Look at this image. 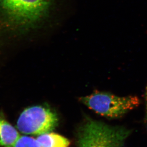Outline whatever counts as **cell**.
Wrapping results in <instances>:
<instances>
[{
  "instance_id": "8",
  "label": "cell",
  "mask_w": 147,
  "mask_h": 147,
  "mask_svg": "<svg viewBox=\"0 0 147 147\" xmlns=\"http://www.w3.org/2000/svg\"><path fill=\"white\" fill-rule=\"evenodd\" d=\"M146 116H145V122L146 124V128L147 129V86L146 89Z\"/></svg>"
},
{
  "instance_id": "5",
  "label": "cell",
  "mask_w": 147,
  "mask_h": 147,
  "mask_svg": "<svg viewBox=\"0 0 147 147\" xmlns=\"http://www.w3.org/2000/svg\"><path fill=\"white\" fill-rule=\"evenodd\" d=\"M20 136L16 128L0 114V146L13 147Z\"/></svg>"
},
{
  "instance_id": "6",
  "label": "cell",
  "mask_w": 147,
  "mask_h": 147,
  "mask_svg": "<svg viewBox=\"0 0 147 147\" xmlns=\"http://www.w3.org/2000/svg\"><path fill=\"white\" fill-rule=\"evenodd\" d=\"M36 139L40 147H68L70 144L68 139L51 132L38 135Z\"/></svg>"
},
{
  "instance_id": "7",
  "label": "cell",
  "mask_w": 147,
  "mask_h": 147,
  "mask_svg": "<svg viewBox=\"0 0 147 147\" xmlns=\"http://www.w3.org/2000/svg\"><path fill=\"white\" fill-rule=\"evenodd\" d=\"M13 147H40V146L36 139L21 135Z\"/></svg>"
},
{
  "instance_id": "4",
  "label": "cell",
  "mask_w": 147,
  "mask_h": 147,
  "mask_svg": "<svg viewBox=\"0 0 147 147\" xmlns=\"http://www.w3.org/2000/svg\"><path fill=\"white\" fill-rule=\"evenodd\" d=\"M58 124V118L51 109L41 106L27 108L20 115L16 127L22 133L40 135L50 132Z\"/></svg>"
},
{
  "instance_id": "3",
  "label": "cell",
  "mask_w": 147,
  "mask_h": 147,
  "mask_svg": "<svg viewBox=\"0 0 147 147\" xmlns=\"http://www.w3.org/2000/svg\"><path fill=\"white\" fill-rule=\"evenodd\" d=\"M85 105L99 115L109 119H118L140 104L137 96L120 97L108 92H95L80 98Z\"/></svg>"
},
{
  "instance_id": "1",
  "label": "cell",
  "mask_w": 147,
  "mask_h": 147,
  "mask_svg": "<svg viewBox=\"0 0 147 147\" xmlns=\"http://www.w3.org/2000/svg\"><path fill=\"white\" fill-rule=\"evenodd\" d=\"M54 0H0L7 28L18 32L33 29L49 16Z\"/></svg>"
},
{
  "instance_id": "2",
  "label": "cell",
  "mask_w": 147,
  "mask_h": 147,
  "mask_svg": "<svg viewBox=\"0 0 147 147\" xmlns=\"http://www.w3.org/2000/svg\"><path fill=\"white\" fill-rule=\"evenodd\" d=\"M131 129L86 117L77 132V147H124Z\"/></svg>"
}]
</instances>
